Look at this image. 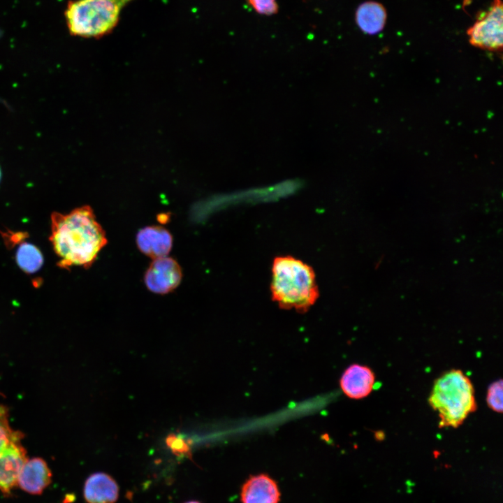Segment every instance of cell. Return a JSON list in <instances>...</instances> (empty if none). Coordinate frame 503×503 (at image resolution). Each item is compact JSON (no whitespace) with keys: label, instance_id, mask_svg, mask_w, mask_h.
I'll return each instance as SVG.
<instances>
[{"label":"cell","instance_id":"obj_16","mask_svg":"<svg viewBox=\"0 0 503 503\" xmlns=\"http://www.w3.org/2000/svg\"><path fill=\"white\" fill-rule=\"evenodd\" d=\"M503 384L499 379L493 382L488 388L486 403L489 408L497 413H502L503 409Z\"/></svg>","mask_w":503,"mask_h":503},{"label":"cell","instance_id":"obj_3","mask_svg":"<svg viewBox=\"0 0 503 503\" xmlns=\"http://www.w3.org/2000/svg\"><path fill=\"white\" fill-rule=\"evenodd\" d=\"M440 428H458L476 409L473 384L460 370H451L435 381L428 398Z\"/></svg>","mask_w":503,"mask_h":503},{"label":"cell","instance_id":"obj_1","mask_svg":"<svg viewBox=\"0 0 503 503\" xmlns=\"http://www.w3.org/2000/svg\"><path fill=\"white\" fill-rule=\"evenodd\" d=\"M49 240L62 269L73 266L89 268L107 244L105 233L89 205L76 207L66 214H51Z\"/></svg>","mask_w":503,"mask_h":503},{"label":"cell","instance_id":"obj_17","mask_svg":"<svg viewBox=\"0 0 503 503\" xmlns=\"http://www.w3.org/2000/svg\"><path fill=\"white\" fill-rule=\"evenodd\" d=\"M247 2L259 15H272L279 10L277 0H247Z\"/></svg>","mask_w":503,"mask_h":503},{"label":"cell","instance_id":"obj_18","mask_svg":"<svg viewBox=\"0 0 503 503\" xmlns=\"http://www.w3.org/2000/svg\"><path fill=\"white\" fill-rule=\"evenodd\" d=\"M166 442L175 455H182L189 454L190 452V446L188 443L178 435H169L166 437Z\"/></svg>","mask_w":503,"mask_h":503},{"label":"cell","instance_id":"obj_8","mask_svg":"<svg viewBox=\"0 0 503 503\" xmlns=\"http://www.w3.org/2000/svg\"><path fill=\"white\" fill-rule=\"evenodd\" d=\"M340 384L348 398L362 399L369 395L374 388L375 375L367 366L352 364L343 372Z\"/></svg>","mask_w":503,"mask_h":503},{"label":"cell","instance_id":"obj_15","mask_svg":"<svg viewBox=\"0 0 503 503\" xmlns=\"http://www.w3.org/2000/svg\"><path fill=\"white\" fill-rule=\"evenodd\" d=\"M22 438V434L13 430L9 425L7 407L0 404V457L13 442Z\"/></svg>","mask_w":503,"mask_h":503},{"label":"cell","instance_id":"obj_5","mask_svg":"<svg viewBox=\"0 0 503 503\" xmlns=\"http://www.w3.org/2000/svg\"><path fill=\"white\" fill-rule=\"evenodd\" d=\"M501 0H493L486 11L482 13L467 29L469 43L472 46L493 52H501L503 46V9Z\"/></svg>","mask_w":503,"mask_h":503},{"label":"cell","instance_id":"obj_10","mask_svg":"<svg viewBox=\"0 0 503 503\" xmlns=\"http://www.w3.org/2000/svg\"><path fill=\"white\" fill-rule=\"evenodd\" d=\"M136 243L141 252L154 259L168 255L173 246V237L163 227L150 226L138 231Z\"/></svg>","mask_w":503,"mask_h":503},{"label":"cell","instance_id":"obj_14","mask_svg":"<svg viewBox=\"0 0 503 503\" xmlns=\"http://www.w3.org/2000/svg\"><path fill=\"white\" fill-rule=\"evenodd\" d=\"M24 240L15 245H17L15 256V261L18 267L24 272L34 274L38 272L43 265V256L36 245Z\"/></svg>","mask_w":503,"mask_h":503},{"label":"cell","instance_id":"obj_11","mask_svg":"<svg viewBox=\"0 0 503 503\" xmlns=\"http://www.w3.org/2000/svg\"><path fill=\"white\" fill-rule=\"evenodd\" d=\"M52 473L47 463L40 458L27 460L20 474L17 485L24 491L41 494L50 483Z\"/></svg>","mask_w":503,"mask_h":503},{"label":"cell","instance_id":"obj_2","mask_svg":"<svg viewBox=\"0 0 503 503\" xmlns=\"http://www.w3.org/2000/svg\"><path fill=\"white\" fill-rule=\"evenodd\" d=\"M270 290L272 300L281 308L300 313L306 312L319 297L314 270L293 256L274 259Z\"/></svg>","mask_w":503,"mask_h":503},{"label":"cell","instance_id":"obj_13","mask_svg":"<svg viewBox=\"0 0 503 503\" xmlns=\"http://www.w3.org/2000/svg\"><path fill=\"white\" fill-rule=\"evenodd\" d=\"M387 16L386 9L382 3L376 1H366L357 7L355 22L363 33L375 35L384 29Z\"/></svg>","mask_w":503,"mask_h":503},{"label":"cell","instance_id":"obj_20","mask_svg":"<svg viewBox=\"0 0 503 503\" xmlns=\"http://www.w3.org/2000/svg\"><path fill=\"white\" fill-rule=\"evenodd\" d=\"M0 178H1V171H0Z\"/></svg>","mask_w":503,"mask_h":503},{"label":"cell","instance_id":"obj_9","mask_svg":"<svg viewBox=\"0 0 503 503\" xmlns=\"http://www.w3.org/2000/svg\"><path fill=\"white\" fill-rule=\"evenodd\" d=\"M242 503H279L280 492L276 481L268 475L251 476L240 493Z\"/></svg>","mask_w":503,"mask_h":503},{"label":"cell","instance_id":"obj_7","mask_svg":"<svg viewBox=\"0 0 503 503\" xmlns=\"http://www.w3.org/2000/svg\"><path fill=\"white\" fill-rule=\"evenodd\" d=\"M21 439L13 442L0 457V490L8 494L17 485L21 470L28 460Z\"/></svg>","mask_w":503,"mask_h":503},{"label":"cell","instance_id":"obj_6","mask_svg":"<svg viewBox=\"0 0 503 503\" xmlns=\"http://www.w3.org/2000/svg\"><path fill=\"white\" fill-rule=\"evenodd\" d=\"M178 263L167 256L153 259L145 275L147 289L156 293L165 294L173 291L182 279Z\"/></svg>","mask_w":503,"mask_h":503},{"label":"cell","instance_id":"obj_12","mask_svg":"<svg viewBox=\"0 0 503 503\" xmlns=\"http://www.w3.org/2000/svg\"><path fill=\"white\" fill-rule=\"evenodd\" d=\"M119 487L115 479L103 472L90 475L84 486V497L88 503H115Z\"/></svg>","mask_w":503,"mask_h":503},{"label":"cell","instance_id":"obj_4","mask_svg":"<svg viewBox=\"0 0 503 503\" xmlns=\"http://www.w3.org/2000/svg\"><path fill=\"white\" fill-rule=\"evenodd\" d=\"M133 0H71L64 17L71 35L101 38L117 27L122 9Z\"/></svg>","mask_w":503,"mask_h":503},{"label":"cell","instance_id":"obj_19","mask_svg":"<svg viewBox=\"0 0 503 503\" xmlns=\"http://www.w3.org/2000/svg\"><path fill=\"white\" fill-rule=\"evenodd\" d=\"M186 503H200V502H197V501H190V502H186Z\"/></svg>","mask_w":503,"mask_h":503}]
</instances>
